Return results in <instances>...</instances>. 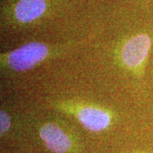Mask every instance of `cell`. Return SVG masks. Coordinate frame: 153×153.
<instances>
[{"instance_id":"7a4b0ae2","label":"cell","mask_w":153,"mask_h":153,"mask_svg":"<svg viewBox=\"0 0 153 153\" xmlns=\"http://www.w3.org/2000/svg\"><path fill=\"white\" fill-rule=\"evenodd\" d=\"M56 109L71 114L86 129L100 132L108 128L112 123L113 113L101 105L82 101H62L55 105Z\"/></svg>"},{"instance_id":"3957f363","label":"cell","mask_w":153,"mask_h":153,"mask_svg":"<svg viewBox=\"0 0 153 153\" xmlns=\"http://www.w3.org/2000/svg\"><path fill=\"white\" fill-rule=\"evenodd\" d=\"M152 45V38L146 33H140L128 38L122 45L120 60L128 69L141 71L146 63Z\"/></svg>"},{"instance_id":"5b68a950","label":"cell","mask_w":153,"mask_h":153,"mask_svg":"<svg viewBox=\"0 0 153 153\" xmlns=\"http://www.w3.org/2000/svg\"><path fill=\"white\" fill-rule=\"evenodd\" d=\"M47 10L45 0H19L15 6V18L21 23H30L42 16Z\"/></svg>"},{"instance_id":"277c9868","label":"cell","mask_w":153,"mask_h":153,"mask_svg":"<svg viewBox=\"0 0 153 153\" xmlns=\"http://www.w3.org/2000/svg\"><path fill=\"white\" fill-rule=\"evenodd\" d=\"M39 136L47 149L54 153H67L72 147L68 133L55 122L44 123L39 128Z\"/></svg>"},{"instance_id":"6da1fadb","label":"cell","mask_w":153,"mask_h":153,"mask_svg":"<svg viewBox=\"0 0 153 153\" xmlns=\"http://www.w3.org/2000/svg\"><path fill=\"white\" fill-rule=\"evenodd\" d=\"M60 47L40 42H30L0 55L1 67L12 72H25L58 53Z\"/></svg>"},{"instance_id":"8992f818","label":"cell","mask_w":153,"mask_h":153,"mask_svg":"<svg viewBox=\"0 0 153 153\" xmlns=\"http://www.w3.org/2000/svg\"><path fill=\"white\" fill-rule=\"evenodd\" d=\"M12 125L11 116L5 110H0V134L3 136L10 129Z\"/></svg>"}]
</instances>
